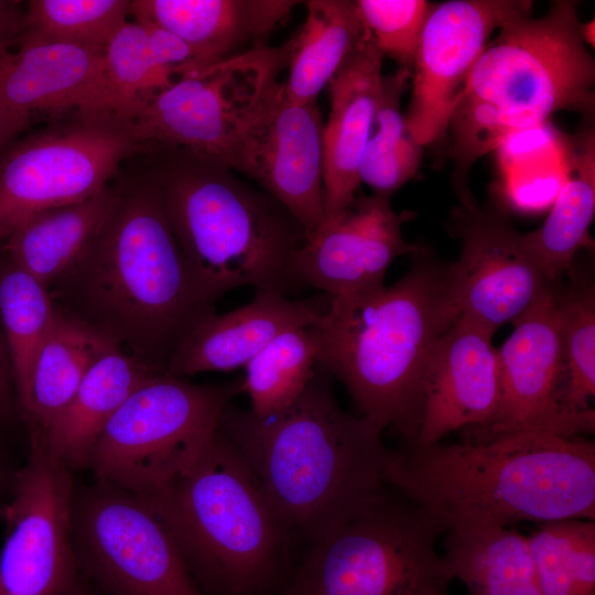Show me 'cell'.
<instances>
[{"instance_id":"1","label":"cell","mask_w":595,"mask_h":595,"mask_svg":"<svg viewBox=\"0 0 595 595\" xmlns=\"http://www.w3.org/2000/svg\"><path fill=\"white\" fill-rule=\"evenodd\" d=\"M112 185L113 201L96 234L48 291L57 309L162 374L215 310L196 293L149 164Z\"/></svg>"},{"instance_id":"2","label":"cell","mask_w":595,"mask_h":595,"mask_svg":"<svg viewBox=\"0 0 595 595\" xmlns=\"http://www.w3.org/2000/svg\"><path fill=\"white\" fill-rule=\"evenodd\" d=\"M383 483L443 530L595 519V444L548 432L408 445Z\"/></svg>"},{"instance_id":"3","label":"cell","mask_w":595,"mask_h":595,"mask_svg":"<svg viewBox=\"0 0 595 595\" xmlns=\"http://www.w3.org/2000/svg\"><path fill=\"white\" fill-rule=\"evenodd\" d=\"M218 428L291 533L318 541L380 491L391 451L382 431L344 412L318 364L289 407L256 414L229 402Z\"/></svg>"},{"instance_id":"4","label":"cell","mask_w":595,"mask_h":595,"mask_svg":"<svg viewBox=\"0 0 595 595\" xmlns=\"http://www.w3.org/2000/svg\"><path fill=\"white\" fill-rule=\"evenodd\" d=\"M409 256L408 272L392 285L331 299L317 325V364L346 387L358 416L382 432L394 429L411 445L426 357L459 311L448 262L421 245Z\"/></svg>"},{"instance_id":"5","label":"cell","mask_w":595,"mask_h":595,"mask_svg":"<svg viewBox=\"0 0 595 595\" xmlns=\"http://www.w3.org/2000/svg\"><path fill=\"white\" fill-rule=\"evenodd\" d=\"M595 62L581 34L576 3L555 1L549 11L506 21L472 67L457 94L447 131L453 182L462 205L473 164L512 136L545 123L554 113H594Z\"/></svg>"},{"instance_id":"6","label":"cell","mask_w":595,"mask_h":595,"mask_svg":"<svg viewBox=\"0 0 595 595\" xmlns=\"http://www.w3.org/2000/svg\"><path fill=\"white\" fill-rule=\"evenodd\" d=\"M144 153L202 302L214 306L241 286L284 296L302 288L292 260L306 234L278 201L220 163L176 150Z\"/></svg>"},{"instance_id":"7","label":"cell","mask_w":595,"mask_h":595,"mask_svg":"<svg viewBox=\"0 0 595 595\" xmlns=\"http://www.w3.org/2000/svg\"><path fill=\"white\" fill-rule=\"evenodd\" d=\"M143 497L205 594H257L290 544L292 533L219 428L185 470Z\"/></svg>"},{"instance_id":"8","label":"cell","mask_w":595,"mask_h":595,"mask_svg":"<svg viewBox=\"0 0 595 595\" xmlns=\"http://www.w3.org/2000/svg\"><path fill=\"white\" fill-rule=\"evenodd\" d=\"M442 528L381 491L327 533L300 566L289 595H436L452 581L436 551Z\"/></svg>"},{"instance_id":"9","label":"cell","mask_w":595,"mask_h":595,"mask_svg":"<svg viewBox=\"0 0 595 595\" xmlns=\"http://www.w3.org/2000/svg\"><path fill=\"white\" fill-rule=\"evenodd\" d=\"M242 379L198 385L154 374L123 401L99 435L86 467L95 480L140 496L185 470L218 428Z\"/></svg>"},{"instance_id":"10","label":"cell","mask_w":595,"mask_h":595,"mask_svg":"<svg viewBox=\"0 0 595 595\" xmlns=\"http://www.w3.org/2000/svg\"><path fill=\"white\" fill-rule=\"evenodd\" d=\"M290 48L289 40L178 77L141 104L130 120L137 140L226 166L288 66Z\"/></svg>"},{"instance_id":"11","label":"cell","mask_w":595,"mask_h":595,"mask_svg":"<svg viewBox=\"0 0 595 595\" xmlns=\"http://www.w3.org/2000/svg\"><path fill=\"white\" fill-rule=\"evenodd\" d=\"M144 151L131 121L108 111H76L15 139L0 152V245L36 213L104 190L122 162Z\"/></svg>"},{"instance_id":"12","label":"cell","mask_w":595,"mask_h":595,"mask_svg":"<svg viewBox=\"0 0 595 595\" xmlns=\"http://www.w3.org/2000/svg\"><path fill=\"white\" fill-rule=\"evenodd\" d=\"M72 541L83 580L99 595H206L143 496L98 480L76 486Z\"/></svg>"},{"instance_id":"13","label":"cell","mask_w":595,"mask_h":595,"mask_svg":"<svg viewBox=\"0 0 595 595\" xmlns=\"http://www.w3.org/2000/svg\"><path fill=\"white\" fill-rule=\"evenodd\" d=\"M73 470L54 458L40 436L15 470L0 506L6 527L0 551L2 595H75L84 580L72 541Z\"/></svg>"},{"instance_id":"14","label":"cell","mask_w":595,"mask_h":595,"mask_svg":"<svg viewBox=\"0 0 595 595\" xmlns=\"http://www.w3.org/2000/svg\"><path fill=\"white\" fill-rule=\"evenodd\" d=\"M448 231L462 240L458 260L448 262L459 315L493 335L553 282L531 253L523 234L497 205L475 203L454 208Z\"/></svg>"},{"instance_id":"15","label":"cell","mask_w":595,"mask_h":595,"mask_svg":"<svg viewBox=\"0 0 595 595\" xmlns=\"http://www.w3.org/2000/svg\"><path fill=\"white\" fill-rule=\"evenodd\" d=\"M556 281L511 323L513 332L498 350L500 401L491 423L468 432L469 443H484L519 432H548L563 437L591 433L563 404L564 363Z\"/></svg>"},{"instance_id":"16","label":"cell","mask_w":595,"mask_h":595,"mask_svg":"<svg viewBox=\"0 0 595 595\" xmlns=\"http://www.w3.org/2000/svg\"><path fill=\"white\" fill-rule=\"evenodd\" d=\"M226 166L258 182L306 236L325 220L324 123L316 101H290L277 83L231 150Z\"/></svg>"},{"instance_id":"17","label":"cell","mask_w":595,"mask_h":595,"mask_svg":"<svg viewBox=\"0 0 595 595\" xmlns=\"http://www.w3.org/2000/svg\"><path fill=\"white\" fill-rule=\"evenodd\" d=\"M532 1L448 0L434 3L414 56L407 127L423 148L446 132L453 102L494 31L531 12Z\"/></svg>"},{"instance_id":"18","label":"cell","mask_w":595,"mask_h":595,"mask_svg":"<svg viewBox=\"0 0 595 595\" xmlns=\"http://www.w3.org/2000/svg\"><path fill=\"white\" fill-rule=\"evenodd\" d=\"M414 216L410 210L397 213L390 197L357 192L340 214L305 236L292 260L296 280L331 299L383 286L391 263L420 246L402 237V225Z\"/></svg>"},{"instance_id":"19","label":"cell","mask_w":595,"mask_h":595,"mask_svg":"<svg viewBox=\"0 0 595 595\" xmlns=\"http://www.w3.org/2000/svg\"><path fill=\"white\" fill-rule=\"evenodd\" d=\"M493 334L458 316L432 344L422 378L416 441L429 445L448 433L488 426L500 401L498 350Z\"/></svg>"},{"instance_id":"20","label":"cell","mask_w":595,"mask_h":595,"mask_svg":"<svg viewBox=\"0 0 595 595\" xmlns=\"http://www.w3.org/2000/svg\"><path fill=\"white\" fill-rule=\"evenodd\" d=\"M0 106L32 111L113 112L104 50L66 43L19 44L0 60Z\"/></svg>"},{"instance_id":"21","label":"cell","mask_w":595,"mask_h":595,"mask_svg":"<svg viewBox=\"0 0 595 595\" xmlns=\"http://www.w3.org/2000/svg\"><path fill=\"white\" fill-rule=\"evenodd\" d=\"M382 61L366 30L327 85L331 110L324 125L325 219L340 214L358 192L359 163L382 94Z\"/></svg>"},{"instance_id":"22","label":"cell","mask_w":595,"mask_h":595,"mask_svg":"<svg viewBox=\"0 0 595 595\" xmlns=\"http://www.w3.org/2000/svg\"><path fill=\"white\" fill-rule=\"evenodd\" d=\"M300 3L294 0H133L134 20L153 22L191 50L188 73L262 48L273 29Z\"/></svg>"},{"instance_id":"23","label":"cell","mask_w":595,"mask_h":595,"mask_svg":"<svg viewBox=\"0 0 595 595\" xmlns=\"http://www.w3.org/2000/svg\"><path fill=\"white\" fill-rule=\"evenodd\" d=\"M323 316L304 301L256 292L250 303L221 315L213 313L198 323L174 353L165 374L185 378L245 367L280 334L318 325Z\"/></svg>"},{"instance_id":"24","label":"cell","mask_w":595,"mask_h":595,"mask_svg":"<svg viewBox=\"0 0 595 595\" xmlns=\"http://www.w3.org/2000/svg\"><path fill=\"white\" fill-rule=\"evenodd\" d=\"M154 374L117 345L110 347L41 436L47 452L72 470L85 468L93 446L115 412Z\"/></svg>"},{"instance_id":"25","label":"cell","mask_w":595,"mask_h":595,"mask_svg":"<svg viewBox=\"0 0 595 595\" xmlns=\"http://www.w3.org/2000/svg\"><path fill=\"white\" fill-rule=\"evenodd\" d=\"M564 170L547 219L538 229L523 234L550 281L569 273L576 253L591 245L588 231L595 215V133L591 122L567 143Z\"/></svg>"},{"instance_id":"26","label":"cell","mask_w":595,"mask_h":595,"mask_svg":"<svg viewBox=\"0 0 595 595\" xmlns=\"http://www.w3.org/2000/svg\"><path fill=\"white\" fill-rule=\"evenodd\" d=\"M36 356L28 394L19 411L29 436H44L91 366L112 342L77 317L57 309Z\"/></svg>"},{"instance_id":"27","label":"cell","mask_w":595,"mask_h":595,"mask_svg":"<svg viewBox=\"0 0 595 595\" xmlns=\"http://www.w3.org/2000/svg\"><path fill=\"white\" fill-rule=\"evenodd\" d=\"M112 182L88 198L36 213L0 249L50 289L77 261L102 223L113 201Z\"/></svg>"},{"instance_id":"28","label":"cell","mask_w":595,"mask_h":595,"mask_svg":"<svg viewBox=\"0 0 595 595\" xmlns=\"http://www.w3.org/2000/svg\"><path fill=\"white\" fill-rule=\"evenodd\" d=\"M469 595H542L528 536L508 527L447 532L443 555Z\"/></svg>"},{"instance_id":"29","label":"cell","mask_w":595,"mask_h":595,"mask_svg":"<svg viewBox=\"0 0 595 595\" xmlns=\"http://www.w3.org/2000/svg\"><path fill=\"white\" fill-rule=\"evenodd\" d=\"M306 18L292 39L285 97L295 104L316 101L349 53L364 36L366 29L355 1H306Z\"/></svg>"},{"instance_id":"30","label":"cell","mask_w":595,"mask_h":595,"mask_svg":"<svg viewBox=\"0 0 595 595\" xmlns=\"http://www.w3.org/2000/svg\"><path fill=\"white\" fill-rule=\"evenodd\" d=\"M55 311L48 289L0 249V324L18 411L25 401L33 366Z\"/></svg>"},{"instance_id":"31","label":"cell","mask_w":595,"mask_h":595,"mask_svg":"<svg viewBox=\"0 0 595 595\" xmlns=\"http://www.w3.org/2000/svg\"><path fill=\"white\" fill-rule=\"evenodd\" d=\"M571 281L556 282V301L564 363L563 404L592 432L595 412V286L589 275L569 271Z\"/></svg>"},{"instance_id":"32","label":"cell","mask_w":595,"mask_h":595,"mask_svg":"<svg viewBox=\"0 0 595 595\" xmlns=\"http://www.w3.org/2000/svg\"><path fill=\"white\" fill-rule=\"evenodd\" d=\"M410 77L411 71L401 67L383 77L380 102L358 169L359 182L387 197L415 177L423 158V147L411 136L400 106Z\"/></svg>"},{"instance_id":"33","label":"cell","mask_w":595,"mask_h":595,"mask_svg":"<svg viewBox=\"0 0 595 595\" xmlns=\"http://www.w3.org/2000/svg\"><path fill=\"white\" fill-rule=\"evenodd\" d=\"M318 349L317 325L289 329L271 340L244 367L241 388L250 410L269 414L293 403L313 377Z\"/></svg>"},{"instance_id":"34","label":"cell","mask_w":595,"mask_h":595,"mask_svg":"<svg viewBox=\"0 0 595 595\" xmlns=\"http://www.w3.org/2000/svg\"><path fill=\"white\" fill-rule=\"evenodd\" d=\"M542 595H595V522L561 519L528 536Z\"/></svg>"},{"instance_id":"35","label":"cell","mask_w":595,"mask_h":595,"mask_svg":"<svg viewBox=\"0 0 595 595\" xmlns=\"http://www.w3.org/2000/svg\"><path fill=\"white\" fill-rule=\"evenodd\" d=\"M130 10V0H31L19 44L66 43L105 50Z\"/></svg>"},{"instance_id":"36","label":"cell","mask_w":595,"mask_h":595,"mask_svg":"<svg viewBox=\"0 0 595 595\" xmlns=\"http://www.w3.org/2000/svg\"><path fill=\"white\" fill-rule=\"evenodd\" d=\"M105 72L116 115L131 120L141 104L181 77L160 66L143 28L126 22L104 50Z\"/></svg>"},{"instance_id":"37","label":"cell","mask_w":595,"mask_h":595,"mask_svg":"<svg viewBox=\"0 0 595 595\" xmlns=\"http://www.w3.org/2000/svg\"><path fill=\"white\" fill-rule=\"evenodd\" d=\"M355 4L383 57H391L399 67L411 71L434 3L426 0H357Z\"/></svg>"},{"instance_id":"38","label":"cell","mask_w":595,"mask_h":595,"mask_svg":"<svg viewBox=\"0 0 595 595\" xmlns=\"http://www.w3.org/2000/svg\"><path fill=\"white\" fill-rule=\"evenodd\" d=\"M20 420L11 366L0 324V425L12 426Z\"/></svg>"},{"instance_id":"39","label":"cell","mask_w":595,"mask_h":595,"mask_svg":"<svg viewBox=\"0 0 595 595\" xmlns=\"http://www.w3.org/2000/svg\"><path fill=\"white\" fill-rule=\"evenodd\" d=\"M18 6L17 1L0 0V60L10 54L9 47L21 32L23 14Z\"/></svg>"},{"instance_id":"40","label":"cell","mask_w":595,"mask_h":595,"mask_svg":"<svg viewBox=\"0 0 595 595\" xmlns=\"http://www.w3.org/2000/svg\"><path fill=\"white\" fill-rule=\"evenodd\" d=\"M30 121L31 115L0 106V152L18 139Z\"/></svg>"},{"instance_id":"41","label":"cell","mask_w":595,"mask_h":595,"mask_svg":"<svg viewBox=\"0 0 595 595\" xmlns=\"http://www.w3.org/2000/svg\"><path fill=\"white\" fill-rule=\"evenodd\" d=\"M15 472H12L0 454V496L10 493Z\"/></svg>"},{"instance_id":"42","label":"cell","mask_w":595,"mask_h":595,"mask_svg":"<svg viewBox=\"0 0 595 595\" xmlns=\"http://www.w3.org/2000/svg\"><path fill=\"white\" fill-rule=\"evenodd\" d=\"M594 20L586 23L581 22V34L586 45L594 47Z\"/></svg>"},{"instance_id":"43","label":"cell","mask_w":595,"mask_h":595,"mask_svg":"<svg viewBox=\"0 0 595 595\" xmlns=\"http://www.w3.org/2000/svg\"><path fill=\"white\" fill-rule=\"evenodd\" d=\"M75 595H99V594L84 581L82 587Z\"/></svg>"},{"instance_id":"44","label":"cell","mask_w":595,"mask_h":595,"mask_svg":"<svg viewBox=\"0 0 595 595\" xmlns=\"http://www.w3.org/2000/svg\"><path fill=\"white\" fill-rule=\"evenodd\" d=\"M436 595H448V592L440 593V594H436Z\"/></svg>"},{"instance_id":"45","label":"cell","mask_w":595,"mask_h":595,"mask_svg":"<svg viewBox=\"0 0 595 595\" xmlns=\"http://www.w3.org/2000/svg\"><path fill=\"white\" fill-rule=\"evenodd\" d=\"M0 595H2V592H1V585H0Z\"/></svg>"}]
</instances>
